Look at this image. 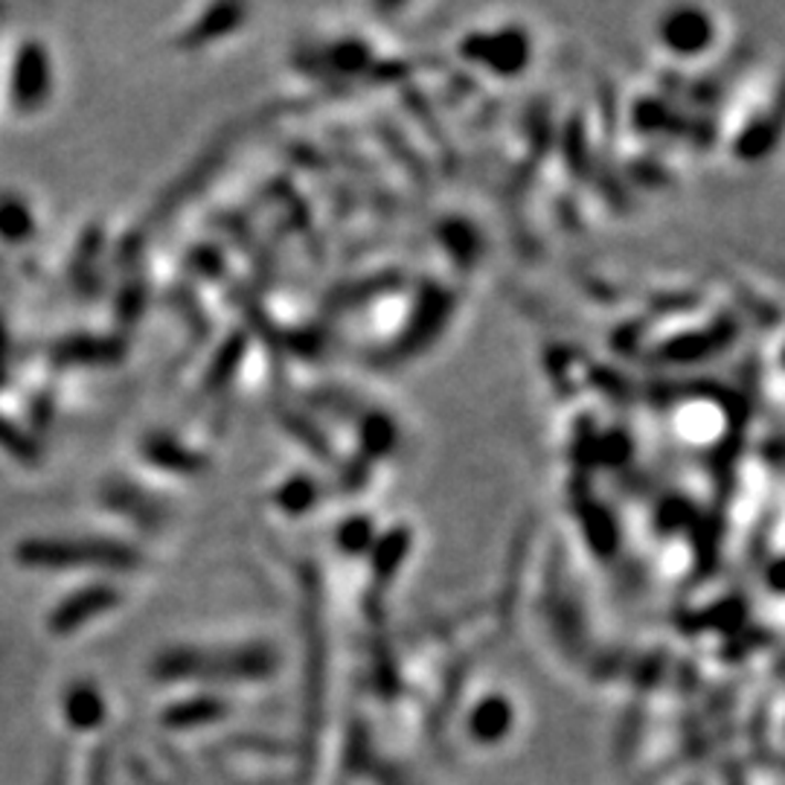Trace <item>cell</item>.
<instances>
[{
	"label": "cell",
	"mask_w": 785,
	"mask_h": 785,
	"mask_svg": "<svg viewBox=\"0 0 785 785\" xmlns=\"http://www.w3.org/2000/svg\"><path fill=\"white\" fill-rule=\"evenodd\" d=\"M18 562L26 567H128L131 553L108 541H59V539H30L18 544Z\"/></svg>",
	"instance_id": "6da1fadb"
},
{
	"label": "cell",
	"mask_w": 785,
	"mask_h": 785,
	"mask_svg": "<svg viewBox=\"0 0 785 785\" xmlns=\"http://www.w3.org/2000/svg\"><path fill=\"white\" fill-rule=\"evenodd\" d=\"M9 87H12V103L21 112H39L41 105L47 103L50 87H53V71H50V56L44 44L26 41L24 47L18 50Z\"/></svg>",
	"instance_id": "7a4b0ae2"
},
{
	"label": "cell",
	"mask_w": 785,
	"mask_h": 785,
	"mask_svg": "<svg viewBox=\"0 0 785 785\" xmlns=\"http://www.w3.org/2000/svg\"><path fill=\"white\" fill-rule=\"evenodd\" d=\"M114 600H117V596H114V591H108V587H87V591L73 594L71 600H64V603L53 611L50 626H53L56 635H71L85 619L103 614L105 608H112Z\"/></svg>",
	"instance_id": "3957f363"
},
{
	"label": "cell",
	"mask_w": 785,
	"mask_h": 785,
	"mask_svg": "<svg viewBox=\"0 0 785 785\" xmlns=\"http://www.w3.org/2000/svg\"><path fill=\"white\" fill-rule=\"evenodd\" d=\"M35 231L30 206L18 195H3L0 199V236L7 242H26Z\"/></svg>",
	"instance_id": "277c9868"
},
{
	"label": "cell",
	"mask_w": 785,
	"mask_h": 785,
	"mask_svg": "<svg viewBox=\"0 0 785 785\" xmlns=\"http://www.w3.org/2000/svg\"><path fill=\"white\" fill-rule=\"evenodd\" d=\"M53 356L62 364L64 361H79V364H85V361H108V358H114V347L94 341V338H71V341L59 343Z\"/></svg>",
	"instance_id": "5b68a950"
},
{
	"label": "cell",
	"mask_w": 785,
	"mask_h": 785,
	"mask_svg": "<svg viewBox=\"0 0 785 785\" xmlns=\"http://www.w3.org/2000/svg\"><path fill=\"white\" fill-rule=\"evenodd\" d=\"M0 448H7L12 457H21V460H35L39 457V445L32 443L18 425H12L7 416H0Z\"/></svg>",
	"instance_id": "8992f818"
},
{
	"label": "cell",
	"mask_w": 785,
	"mask_h": 785,
	"mask_svg": "<svg viewBox=\"0 0 785 785\" xmlns=\"http://www.w3.org/2000/svg\"><path fill=\"white\" fill-rule=\"evenodd\" d=\"M71 715L76 719L79 724H91L99 715V701H96V696L91 690H79L73 692L71 698Z\"/></svg>",
	"instance_id": "52a82bcc"
},
{
	"label": "cell",
	"mask_w": 785,
	"mask_h": 785,
	"mask_svg": "<svg viewBox=\"0 0 785 785\" xmlns=\"http://www.w3.org/2000/svg\"><path fill=\"white\" fill-rule=\"evenodd\" d=\"M7 379V338H3V329H0V384Z\"/></svg>",
	"instance_id": "ba28073f"
}]
</instances>
